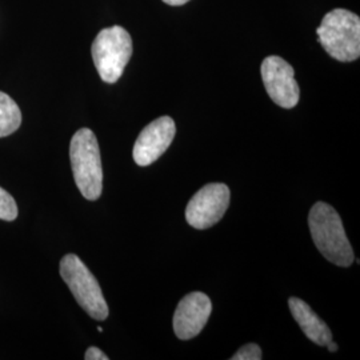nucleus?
Wrapping results in <instances>:
<instances>
[{"instance_id":"f03ea898","label":"nucleus","mask_w":360,"mask_h":360,"mask_svg":"<svg viewBox=\"0 0 360 360\" xmlns=\"http://www.w3.org/2000/svg\"><path fill=\"white\" fill-rule=\"evenodd\" d=\"M70 159L79 191L89 200H96L103 191V168L101 150L90 129L75 132L70 144Z\"/></svg>"},{"instance_id":"423d86ee","label":"nucleus","mask_w":360,"mask_h":360,"mask_svg":"<svg viewBox=\"0 0 360 360\" xmlns=\"http://www.w3.org/2000/svg\"><path fill=\"white\" fill-rule=\"evenodd\" d=\"M230 188L226 184H207L193 195L186 208L187 223L196 230H207L215 226L230 206Z\"/></svg>"},{"instance_id":"2eb2a0df","label":"nucleus","mask_w":360,"mask_h":360,"mask_svg":"<svg viewBox=\"0 0 360 360\" xmlns=\"http://www.w3.org/2000/svg\"><path fill=\"white\" fill-rule=\"evenodd\" d=\"M165 3H167L169 6H183L186 3H188L190 0H163Z\"/></svg>"},{"instance_id":"39448f33","label":"nucleus","mask_w":360,"mask_h":360,"mask_svg":"<svg viewBox=\"0 0 360 360\" xmlns=\"http://www.w3.org/2000/svg\"><path fill=\"white\" fill-rule=\"evenodd\" d=\"M60 276L68 285L77 304L95 321H105L108 306L102 288L87 266L74 254H68L60 260Z\"/></svg>"},{"instance_id":"9d476101","label":"nucleus","mask_w":360,"mask_h":360,"mask_svg":"<svg viewBox=\"0 0 360 360\" xmlns=\"http://www.w3.org/2000/svg\"><path fill=\"white\" fill-rule=\"evenodd\" d=\"M288 307L296 323L311 342L318 346H327L333 340L328 326L312 311L306 302L299 297H290Z\"/></svg>"},{"instance_id":"0eeeda50","label":"nucleus","mask_w":360,"mask_h":360,"mask_svg":"<svg viewBox=\"0 0 360 360\" xmlns=\"http://www.w3.org/2000/svg\"><path fill=\"white\" fill-rule=\"evenodd\" d=\"M260 71L266 91L274 103L283 108H294L299 102L300 90L292 65L283 58L272 55L263 60Z\"/></svg>"},{"instance_id":"dca6fc26","label":"nucleus","mask_w":360,"mask_h":360,"mask_svg":"<svg viewBox=\"0 0 360 360\" xmlns=\"http://www.w3.org/2000/svg\"><path fill=\"white\" fill-rule=\"evenodd\" d=\"M327 347H328V349H330L331 352H335V351H338V345H336L335 342H333V340H331V342H330V343L327 345Z\"/></svg>"},{"instance_id":"ddd939ff","label":"nucleus","mask_w":360,"mask_h":360,"mask_svg":"<svg viewBox=\"0 0 360 360\" xmlns=\"http://www.w3.org/2000/svg\"><path fill=\"white\" fill-rule=\"evenodd\" d=\"M262 359V349L260 347L255 345V343H250L245 345L243 347L240 348L233 356H231V360H260Z\"/></svg>"},{"instance_id":"9b49d317","label":"nucleus","mask_w":360,"mask_h":360,"mask_svg":"<svg viewBox=\"0 0 360 360\" xmlns=\"http://www.w3.org/2000/svg\"><path fill=\"white\" fill-rule=\"evenodd\" d=\"M22 124V112L11 96L0 91V138L13 134Z\"/></svg>"},{"instance_id":"f8f14e48","label":"nucleus","mask_w":360,"mask_h":360,"mask_svg":"<svg viewBox=\"0 0 360 360\" xmlns=\"http://www.w3.org/2000/svg\"><path fill=\"white\" fill-rule=\"evenodd\" d=\"M18 218V206L10 193L0 187V219L13 221Z\"/></svg>"},{"instance_id":"f257e3e1","label":"nucleus","mask_w":360,"mask_h":360,"mask_svg":"<svg viewBox=\"0 0 360 360\" xmlns=\"http://www.w3.org/2000/svg\"><path fill=\"white\" fill-rule=\"evenodd\" d=\"M309 226L314 243L328 262L339 267L354 263L352 247L334 207L324 202L315 203L309 211Z\"/></svg>"},{"instance_id":"7ed1b4c3","label":"nucleus","mask_w":360,"mask_h":360,"mask_svg":"<svg viewBox=\"0 0 360 360\" xmlns=\"http://www.w3.org/2000/svg\"><path fill=\"white\" fill-rule=\"evenodd\" d=\"M327 53L339 62H354L360 56V19L356 13L336 8L327 13L316 30Z\"/></svg>"},{"instance_id":"1a4fd4ad","label":"nucleus","mask_w":360,"mask_h":360,"mask_svg":"<svg viewBox=\"0 0 360 360\" xmlns=\"http://www.w3.org/2000/svg\"><path fill=\"white\" fill-rule=\"evenodd\" d=\"M212 311L211 299L203 292L184 296L174 314V331L181 340H190L202 333Z\"/></svg>"},{"instance_id":"20e7f679","label":"nucleus","mask_w":360,"mask_h":360,"mask_svg":"<svg viewBox=\"0 0 360 360\" xmlns=\"http://www.w3.org/2000/svg\"><path fill=\"white\" fill-rule=\"evenodd\" d=\"M92 59L105 83H116L132 56V39L123 27L102 30L92 43Z\"/></svg>"},{"instance_id":"4468645a","label":"nucleus","mask_w":360,"mask_h":360,"mask_svg":"<svg viewBox=\"0 0 360 360\" xmlns=\"http://www.w3.org/2000/svg\"><path fill=\"white\" fill-rule=\"evenodd\" d=\"M84 359L86 360H108V356L104 354L102 349H99L98 347H90L86 351V355H84Z\"/></svg>"},{"instance_id":"6e6552de","label":"nucleus","mask_w":360,"mask_h":360,"mask_svg":"<svg viewBox=\"0 0 360 360\" xmlns=\"http://www.w3.org/2000/svg\"><path fill=\"white\" fill-rule=\"evenodd\" d=\"M176 126L169 116L158 117L143 129L134 146V160L138 166H150L167 151L175 138Z\"/></svg>"}]
</instances>
